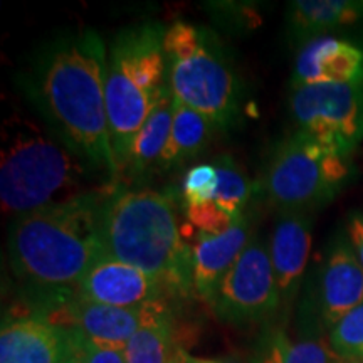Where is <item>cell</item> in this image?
Returning a JSON list of instances; mask_svg holds the SVG:
<instances>
[{
	"mask_svg": "<svg viewBox=\"0 0 363 363\" xmlns=\"http://www.w3.org/2000/svg\"><path fill=\"white\" fill-rule=\"evenodd\" d=\"M72 338H74V357L81 363H126L123 350L99 347L76 333H72Z\"/></svg>",
	"mask_w": 363,
	"mask_h": 363,
	"instance_id": "cell-26",
	"label": "cell"
},
{
	"mask_svg": "<svg viewBox=\"0 0 363 363\" xmlns=\"http://www.w3.org/2000/svg\"><path fill=\"white\" fill-rule=\"evenodd\" d=\"M172 118H174V96H172L169 84H167L155 108L135 136L128 162L123 169L126 175L142 177L152 167H157L167 140H169Z\"/></svg>",
	"mask_w": 363,
	"mask_h": 363,
	"instance_id": "cell-19",
	"label": "cell"
},
{
	"mask_svg": "<svg viewBox=\"0 0 363 363\" xmlns=\"http://www.w3.org/2000/svg\"><path fill=\"white\" fill-rule=\"evenodd\" d=\"M338 363H363V360H342Z\"/></svg>",
	"mask_w": 363,
	"mask_h": 363,
	"instance_id": "cell-30",
	"label": "cell"
},
{
	"mask_svg": "<svg viewBox=\"0 0 363 363\" xmlns=\"http://www.w3.org/2000/svg\"><path fill=\"white\" fill-rule=\"evenodd\" d=\"M165 34L160 22H142L121 29L108 45L106 111L120 174L136 133L167 88Z\"/></svg>",
	"mask_w": 363,
	"mask_h": 363,
	"instance_id": "cell-5",
	"label": "cell"
},
{
	"mask_svg": "<svg viewBox=\"0 0 363 363\" xmlns=\"http://www.w3.org/2000/svg\"><path fill=\"white\" fill-rule=\"evenodd\" d=\"M187 217L190 224L201 230V234L224 233L225 229H229V227L234 224V222L217 207V203L214 201L202 203V206L187 207Z\"/></svg>",
	"mask_w": 363,
	"mask_h": 363,
	"instance_id": "cell-25",
	"label": "cell"
},
{
	"mask_svg": "<svg viewBox=\"0 0 363 363\" xmlns=\"http://www.w3.org/2000/svg\"><path fill=\"white\" fill-rule=\"evenodd\" d=\"M217 192V169L214 163H203L190 169L182 182L185 207L212 202Z\"/></svg>",
	"mask_w": 363,
	"mask_h": 363,
	"instance_id": "cell-24",
	"label": "cell"
},
{
	"mask_svg": "<svg viewBox=\"0 0 363 363\" xmlns=\"http://www.w3.org/2000/svg\"><path fill=\"white\" fill-rule=\"evenodd\" d=\"M62 363H81V362L74 355H72V357H69V358H67V360H65Z\"/></svg>",
	"mask_w": 363,
	"mask_h": 363,
	"instance_id": "cell-29",
	"label": "cell"
},
{
	"mask_svg": "<svg viewBox=\"0 0 363 363\" xmlns=\"http://www.w3.org/2000/svg\"><path fill=\"white\" fill-rule=\"evenodd\" d=\"M289 115L296 131L355 152L363 142V79L289 88Z\"/></svg>",
	"mask_w": 363,
	"mask_h": 363,
	"instance_id": "cell-8",
	"label": "cell"
},
{
	"mask_svg": "<svg viewBox=\"0 0 363 363\" xmlns=\"http://www.w3.org/2000/svg\"><path fill=\"white\" fill-rule=\"evenodd\" d=\"M52 310L39 316L79 335L99 347L123 350L158 303L142 308H116L81 296L78 291L59 294L51 301Z\"/></svg>",
	"mask_w": 363,
	"mask_h": 363,
	"instance_id": "cell-11",
	"label": "cell"
},
{
	"mask_svg": "<svg viewBox=\"0 0 363 363\" xmlns=\"http://www.w3.org/2000/svg\"><path fill=\"white\" fill-rule=\"evenodd\" d=\"M208 306L220 321L251 325L281 311V296L272 271L267 240L254 238L217 286Z\"/></svg>",
	"mask_w": 363,
	"mask_h": 363,
	"instance_id": "cell-9",
	"label": "cell"
},
{
	"mask_svg": "<svg viewBox=\"0 0 363 363\" xmlns=\"http://www.w3.org/2000/svg\"><path fill=\"white\" fill-rule=\"evenodd\" d=\"M363 79V49L348 39L323 35L299 49L289 88Z\"/></svg>",
	"mask_w": 363,
	"mask_h": 363,
	"instance_id": "cell-15",
	"label": "cell"
},
{
	"mask_svg": "<svg viewBox=\"0 0 363 363\" xmlns=\"http://www.w3.org/2000/svg\"><path fill=\"white\" fill-rule=\"evenodd\" d=\"M111 187L13 217L7 252L17 278L52 296L78 291L89 267L106 252L101 207Z\"/></svg>",
	"mask_w": 363,
	"mask_h": 363,
	"instance_id": "cell-2",
	"label": "cell"
},
{
	"mask_svg": "<svg viewBox=\"0 0 363 363\" xmlns=\"http://www.w3.org/2000/svg\"><path fill=\"white\" fill-rule=\"evenodd\" d=\"M81 296L116 308H142L163 301L165 288L138 267L103 252L78 286Z\"/></svg>",
	"mask_w": 363,
	"mask_h": 363,
	"instance_id": "cell-12",
	"label": "cell"
},
{
	"mask_svg": "<svg viewBox=\"0 0 363 363\" xmlns=\"http://www.w3.org/2000/svg\"><path fill=\"white\" fill-rule=\"evenodd\" d=\"M216 130L219 128L207 116L174 98L170 135L157 167L172 170L197 158L206 150Z\"/></svg>",
	"mask_w": 363,
	"mask_h": 363,
	"instance_id": "cell-18",
	"label": "cell"
},
{
	"mask_svg": "<svg viewBox=\"0 0 363 363\" xmlns=\"http://www.w3.org/2000/svg\"><path fill=\"white\" fill-rule=\"evenodd\" d=\"M362 21L363 0H293L286 7L288 35L301 48L331 30Z\"/></svg>",
	"mask_w": 363,
	"mask_h": 363,
	"instance_id": "cell-17",
	"label": "cell"
},
{
	"mask_svg": "<svg viewBox=\"0 0 363 363\" xmlns=\"http://www.w3.org/2000/svg\"><path fill=\"white\" fill-rule=\"evenodd\" d=\"M306 299L310 335L330 331L348 313L363 305V267L347 230H340L325 247L313 274Z\"/></svg>",
	"mask_w": 363,
	"mask_h": 363,
	"instance_id": "cell-10",
	"label": "cell"
},
{
	"mask_svg": "<svg viewBox=\"0 0 363 363\" xmlns=\"http://www.w3.org/2000/svg\"><path fill=\"white\" fill-rule=\"evenodd\" d=\"M163 48L172 96L202 113L217 128L233 126L240 113L242 86L212 35L177 21L167 27Z\"/></svg>",
	"mask_w": 363,
	"mask_h": 363,
	"instance_id": "cell-6",
	"label": "cell"
},
{
	"mask_svg": "<svg viewBox=\"0 0 363 363\" xmlns=\"http://www.w3.org/2000/svg\"><path fill=\"white\" fill-rule=\"evenodd\" d=\"M72 355L71 331L39 316L7 321L0 331V363H62Z\"/></svg>",
	"mask_w": 363,
	"mask_h": 363,
	"instance_id": "cell-14",
	"label": "cell"
},
{
	"mask_svg": "<svg viewBox=\"0 0 363 363\" xmlns=\"http://www.w3.org/2000/svg\"><path fill=\"white\" fill-rule=\"evenodd\" d=\"M328 343L340 360H363V305L328 331Z\"/></svg>",
	"mask_w": 363,
	"mask_h": 363,
	"instance_id": "cell-23",
	"label": "cell"
},
{
	"mask_svg": "<svg viewBox=\"0 0 363 363\" xmlns=\"http://www.w3.org/2000/svg\"><path fill=\"white\" fill-rule=\"evenodd\" d=\"M174 363H239L233 358H203V357H194L189 352L179 348L175 353Z\"/></svg>",
	"mask_w": 363,
	"mask_h": 363,
	"instance_id": "cell-28",
	"label": "cell"
},
{
	"mask_svg": "<svg viewBox=\"0 0 363 363\" xmlns=\"http://www.w3.org/2000/svg\"><path fill=\"white\" fill-rule=\"evenodd\" d=\"M111 185L116 184L76 153L51 126L19 115L4 123L0 157L4 212L17 217Z\"/></svg>",
	"mask_w": 363,
	"mask_h": 363,
	"instance_id": "cell-3",
	"label": "cell"
},
{
	"mask_svg": "<svg viewBox=\"0 0 363 363\" xmlns=\"http://www.w3.org/2000/svg\"><path fill=\"white\" fill-rule=\"evenodd\" d=\"M251 239L246 217L234 222L224 233L199 235L192 249V288L207 305Z\"/></svg>",
	"mask_w": 363,
	"mask_h": 363,
	"instance_id": "cell-16",
	"label": "cell"
},
{
	"mask_svg": "<svg viewBox=\"0 0 363 363\" xmlns=\"http://www.w3.org/2000/svg\"><path fill=\"white\" fill-rule=\"evenodd\" d=\"M347 230L348 239H350L353 251H355L358 261L363 267V211H353L347 217Z\"/></svg>",
	"mask_w": 363,
	"mask_h": 363,
	"instance_id": "cell-27",
	"label": "cell"
},
{
	"mask_svg": "<svg viewBox=\"0 0 363 363\" xmlns=\"http://www.w3.org/2000/svg\"><path fill=\"white\" fill-rule=\"evenodd\" d=\"M214 165L217 169V192L214 202L233 222L242 219L244 208L251 197L249 180L230 157H220Z\"/></svg>",
	"mask_w": 363,
	"mask_h": 363,
	"instance_id": "cell-22",
	"label": "cell"
},
{
	"mask_svg": "<svg viewBox=\"0 0 363 363\" xmlns=\"http://www.w3.org/2000/svg\"><path fill=\"white\" fill-rule=\"evenodd\" d=\"M177 350L170 311L162 301L125 345L123 355L126 363H174Z\"/></svg>",
	"mask_w": 363,
	"mask_h": 363,
	"instance_id": "cell-20",
	"label": "cell"
},
{
	"mask_svg": "<svg viewBox=\"0 0 363 363\" xmlns=\"http://www.w3.org/2000/svg\"><path fill=\"white\" fill-rule=\"evenodd\" d=\"M101 238L110 256L147 272L170 296L194 293L192 249L163 194L113 185L101 207Z\"/></svg>",
	"mask_w": 363,
	"mask_h": 363,
	"instance_id": "cell-4",
	"label": "cell"
},
{
	"mask_svg": "<svg viewBox=\"0 0 363 363\" xmlns=\"http://www.w3.org/2000/svg\"><path fill=\"white\" fill-rule=\"evenodd\" d=\"M311 212H278L267 239L283 313L289 311L303 286L311 251Z\"/></svg>",
	"mask_w": 363,
	"mask_h": 363,
	"instance_id": "cell-13",
	"label": "cell"
},
{
	"mask_svg": "<svg viewBox=\"0 0 363 363\" xmlns=\"http://www.w3.org/2000/svg\"><path fill=\"white\" fill-rule=\"evenodd\" d=\"M106 66L103 38L86 29L40 49L22 86L48 126L116 184L120 170L108 123Z\"/></svg>",
	"mask_w": 363,
	"mask_h": 363,
	"instance_id": "cell-1",
	"label": "cell"
},
{
	"mask_svg": "<svg viewBox=\"0 0 363 363\" xmlns=\"http://www.w3.org/2000/svg\"><path fill=\"white\" fill-rule=\"evenodd\" d=\"M340 358L316 338L291 340L283 330H271L254 353L252 363H338Z\"/></svg>",
	"mask_w": 363,
	"mask_h": 363,
	"instance_id": "cell-21",
	"label": "cell"
},
{
	"mask_svg": "<svg viewBox=\"0 0 363 363\" xmlns=\"http://www.w3.org/2000/svg\"><path fill=\"white\" fill-rule=\"evenodd\" d=\"M353 153L294 130L272 148L259 189L276 212H313L355 180Z\"/></svg>",
	"mask_w": 363,
	"mask_h": 363,
	"instance_id": "cell-7",
	"label": "cell"
}]
</instances>
